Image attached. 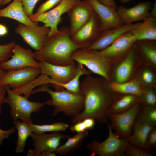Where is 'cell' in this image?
<instances>
[{
	"label": "cell",
	"mask_w": 156,
	"mask_h": 156,
	"mask_svg": "<svg viewBox=\"0 0 156 156\" xmlns=\"http://www.w3.org/2000/svg\"><path fill=\"white\" fill-rule=\"evenodd\" d=\"M104 79L86 75L80 86L84 98V108L79 114L72 117V123L89 117L101 124L109 123L108 112L118 99L114 92L105 86Z\"/></svg>",
	"instance_id": "cell-1"
},
{
	"label": "cell",
	"mask_w": 156,
	"mask_h": 156,
	"mask_svg": "<svg viewBox=\"0 0 156 156\" xmlns=\"http://www.w3.org/2000/svg\"><path fill=\"white\" fill-rule=\"evenodd\" d=\"M68 29L62 27L59 29L60 32L47 38L43 48L34 52L36 60L62 66L76 64L72 54L77 49L83 48L72 41Z\"/></svg>",
	"instance_id": "cell-2"
},
{
	"label": "cell",
	"mask_w": 156,
	"mask_h": 156,
	"mask_svg": "<svg viewBox=\"0 0 156 156\" xmlns=\"http://www.w3.org/2000/svg\"><path fill=\"white\" fill-rule=\"evenodd\" d=\"M48 84L42 85L33 90L31 94L42 92L48 93L51 98L44 103L45 105L54 107L53 112V116L62 112L66 115L73 117L82 111L84 108V98L82 94H73L64 89L60 91H54L49 88Z\"/></svg>",
	"instance_id": "cell-3"
},
{
	"label": "cell",
	"mask_w": 156,
	"mask_h": 156,
	"mask_svg": "<svg viewBox=\"0 0 156 156\" xmlns=\"http://www.w3.org/2000/svg\"><path fill=\"white\" fill-rule=\"evenodd\" d=\"M5 86L7 93L6 103L10 107V114L13 122L20 120L27 123L32 122V113L40 111L45 103L30 101L27 97L13 92L8 85Z\"/></svg>",
	"instance_id": "cell-4"
},
{
	"label": "cell",
	"mask_w": 156,
	"mask_h": 156,
	"mask_svg": "<svg viewBox=\"0 0 156 156\" xmlns=\"http://www.w3.org/2000/svg\"><path fill=\"white\" fill-rule=\"evenodd\" d=\"M106 124L109 132L107 138L102 142L94 139L86 145L91 156H124V150L129 143L128 139L120 138L113 132L109 123Z\"/></svg>",
	"instance_id": "cell-5"
},
{
	"label": "cell",
	"mask_w": 156,
	"mask_h": 156,
	"mask_svg": "<svg viewBox=\"0 0 156 156\" xmlns=\"http://www.w3.org/2000/svg\"><path fill=\"white\" fill-rule=\"evenodd\" d=\"M72 57L76 62L82 64L92 72L106 80L109 79L110 61L99 55L96 51L79 48L73 52Z\"/></svg>",
	"instance_id": "cell-6"
},
{
	"label": "cell",
	"mask_w": 156,
	"mask_h": 156,
	"mask_svg": "<svg viewBox=\"0 0 156 156\" xmlns=\"http://www.w3.org/2000/svg\"><path fill=\"white\" fill-rule=\"evenodd\" d=\"M80 0H62L54 8L35 17H29L33 22H40L50 28L47 38L52 37L60 32L57 25L62 20L61 16L67 12Z\"/></svg>",
	"instance_id": "cell-7"
},
{
	"label": "cell",
	"mask_w": 156,
	"mask_h": 156,
	"mask_svg": "<svg viewBox=\"0 0 156 156\" xmlns=\"http://www.w3.org/2000/svg\"><path fill=\"white\" fill-rule=\"evenodd\" d=\"M140 109L138 102L124 112L108 114L109 120L110 121V126L120 138L128 139L131 135L133 125Z\"/></svg>",
	"instance_id": "cell-8"
},
{
	"label": "cell",
	"mask_w": 156,
	"mask_h": 156,
	"mask_svg": "<svg viewBox=\"0 0 156 156\" xmlns=\"http://www.w3.org/2000/svg\"><path fill=\"white\" fill-rule=\"evenodd\" d=\"M39 63L41 74L49 76L54 82L55 84L51 86L55 91L63 90L61 85L69 81L76 73V63L62 66L51 64L42 60L39 61Z\"/></svg>",
	"instance_id": "cell-9"
},
{
	"label": "cell",
	"mask_w": 156,
	"mask_h": 156,
	"mask_svg": "<svg viewBox=\"0 0 156 156\" xmlns=\"http://www.w3.org/2000/svg\"><path fill=\"white\" fill-rule=\"evenodd\" d=\"M30 136L34 148L28 150L27 154L28 156H40L42 153L46 151L55 152L60 145L61 140L67 139L70 136L58 132L50 134L33 132Z\"/></svg>",
	"instance_id": "cell-10"
},
{
	"label": "cell",
	"mask_w": 156,
	"mask_h": 156,
	"mask_svg": "<svg viewBox=\"0 0 156 156\" xmlns=\"http://www.w3.org/2000/svg\"><path fill=\"white\" fill-rule=\"evenodd\" d=\"M41 74L40 68L31 67L8 70L0 78V84L16 89L32 82Z\"/></svg>",
	"instance_id": "cell-11"
},
{
	"label": "cell",
	"mask_w": 156,
	"mask_h": 156,
	"mask_svg": "<svg viewBox=\"0 0 156 156\" xmlns=\"http://www.w3.org/2000/svg\"><path fill=\"white\" fill-rule=\"evenodd\" d=\"M13 55L7 61L0 63V68L4 70L19 69L27 67L39 68V61L36 60L34 52L15 43L12 50Z\"/></svg>",
	"instance_id": "cell-12"
},
{
	"label": "cell",
	"mask_w": 156,
	"mask_h": 156,
	"mask_svg": "<svg viewBox=\"0 0 156 156\" xmlns=\"http://www.w3.org/2000/svg\"><path fill=\"white\" fill-rule=\"evenodd\" d=\"M102 31L100 19L94 12L89 21L70 38L75 44L85 48L95 40Z\"/></svg>",
	"instance_id": "cell-13"
},
{
	"label": "cell",
	"mask_w": 156,
	"mask_h": 156,
	"mask_svg": "<svg viewBox=\"0 0 156 156\" xmlns=\"http://www.w3.org/2000/svg\"><path fill=\"white\" fill-rule=\"evenodd\" d=\"M15 31L32 49L37 51L43 47L47 39L50 28L44 25L32 27L19 23L15 28Z\"/></svg>",
	"instance_id": "cell-14"
},
{
	"label": "cell",
	"mask_w": 156,
	"mask_h": 156,
	"mask_svg": "<svg viewBox=\"0 0 156 156\" xmlns=\"http://www.w3.org/2000/svg\"><path fill=\"white\" fill-rule=\"evenodd\" d=\"M137 40L133 33L129 31L106 48L96 51L99 55L110 61L112 59L127 56Z\"/></svg>",
	"instance_id": "cell-15"
},
{
	"label": "cell",
	"mask_w": 156,
	"mask_h": 156,
	"mask_svg": "<svg viewBox=\"0 0 156 156\" xmlns=\"http://www.w3.org/2000/svg\"><path fill=\"white\" fill-rule=\"evenodd\" d=\"M141 22L124 24L119 27L102 31L99 37L84 48L88 50L100 51L110 45L126 33L138 27Z\"/></svg>",
	"instance_id": "cell-16"
},
{
	"label": "cell",
	"mask_w": 156,
	"mask_h": 156,
	"mask_svg": "<svg viewBox=\"0 0 156 156\" xmlns=\"http://www.w3.org/2000/svg\"><path fill=\"white\" fill-rule=\"evenodd\" d=\"M94 12L87 0L80 1L67 12L70 25L69 32L71 36L74 34L90 19Z\"/></svg>",
	"instance_id": "cell-17"
},
{
	"label": "cell",
	"mask_w": 156,
	"mask_h": 156,
	"mask_svg": "<svg viewBox=\"0 0 156 156\" xmlns=\"http://www.w3.org/2000/svg\"><path fill=\"white\" fill-rule=\"evenodd\" d=\"M87 0L99 18L102 31L116 28L124 24L116 9L104 5L99 0Z\"/></svg>",
	"instance_id": "cell-18"
},
{
	"label": "cell",
	"mask_w": 156,
	"mask_h": 156,
	"mask_svg": "<svg viewBox=\"0 0 156 156\" xmlns=\"http://www.w3.org/2000/svg\"><path fill=\"white\" fill-rule=\"evenodd\" d=\"M151 7V2L144 1L130 8H127L123 5H119L116 11L124 24H129L135 21L144 20L151 16L149 11Z\"/></svg>",
	"instance_id": "cell-19"
},
{
	"label": "cell",
	"mask_w": 156,
	"mask_h": 156,
	"mask_svg": "<svg viewBox=\"0 0 156 156\" xmlns=\"http://www.w3.org/2000/svg\"><path fill=\"white\" fill-rule=\"evenodd\" d=\"M155 127L135 119L133 132L128 140L130 144L143 149H146V140L149 131Z\"/></svg>",
	"instance_id": "cell-20"
},
{
	"label": "cell",
	"mask_w": 156,
	"mask_h": 156,
	"mask_svg": "<svg viewBox=\"0 0 156 156\" xmlns=\"http://www.w3.org/2000/svg\"><path fill=\"white\" fill-rule=\"evenodd\" d=\"M138 27L130 31L137 40H156V17L152 16L143 20Z\"/></svg>",
	"instance_id": "cell-21"
},
{
	"label": "cell",
	"mask_w": 156,
	"mask_h": 156,
	"mask_svg": "<svg viewBox=\"0 0 156 156\" xmlns=\"http://www.w3.org/2000/svg\"><path fill=\"white\" fill-rule=\"evenodd\" d=\"M137 52L134 44L125 59L117 68L115 74L117 82L124 83L128 80L133 70Z\"/></svg>",
	"instance_id": "cell-22"
},
{
	"label": "cell",
	"mask_w": 156,
	"mask_h": 156,
	"mask_svg": "<svg viewBox=\"0 0 156 156\" xmlns=\"http://www.w3.org/2000/svg\"><path fill=\"white\" fill-rule=\"evenodd\" d=\"M77 134L67 139L64 144L60 145L55 151L56 154L61 155H72L75 153L81 147L83 141L88 135V131L77 133Z\"/></svg>",
	"instance_id": "cell-23"
},
{
	"label": "cell",
	"mask_w": 156,
	"mask_h": 156,
	"mask_svg": "<svg viewBox=\"0 0 156 156\" xmlns=\"http://www.w3.org/2000/svg\"><path fill=\"white\" fill-rule=\"evenodd\" d=\"M108 87L114 92L121 94H134L139 97L146 92L145 90L142 88L136 80L122 83L113 82L109 83Z\"/></svg>",
	"instance_id": "cell-24"
},
{
	"label": "cell",
	"mask_w": 156,
	"mask_h": 156,
	"mask_svg": "<svg viewBox=\"0 0 156 156\" xmlns=\"http://www.w3.org/2000/svg\"><path fill=\"white\" fill-rule=\"evenodd\" d=\"M140 101L139 97L132 94H126L114 103L109 113L119 114L126 112Z\"/></svg>",
	"instance_id": "cell-25"
},
{
	"label": "cell",
	"mask_w": 156,
	"mask_h": 156,
	"mask_svg": "<svg viewBox=\"0 0 156 156\" xmlns=\"http://www.w3.org/2000/svg\"><path fill=\"white\" fill-rule=\"evenodd\" d=\"M92 73L86 69L83 65L77 63L76 73L73 77L67 83L61 85V87L63 90L64 89L72 93L81 94L79 79L82 75H90Z\"/></svg>",
	"instance_id": "cell-26"
},
{
	"label": "cell",
	"mask_w": 156,
	"mask_h": 156,
	"mask_svg": "<svg viewBox=\"0 0 156 156\" xmlns=\"http://www.w3.org/2000/svg\"><path fill=\"white\" fill-rule=\"evenodd\" d=\"M156 40H137L134 43L138 52L155 64H156Z\"/></svg>",
	"instance_id": "cell-27"
},
{
	"label": "cell",
	"mask_w": 156,
	"mask_h": 156,
	"mask_svg": "<svg viewBox=\"0 0 156 156\" xmlns=\"http://www.w3.org/2000/svg\"><path fill=\"white\" fill-rule=\"evenodd\" d=\"M14 122L18 131V138L15 151L16 153H19L24 151L26 140L30 136L33 131L27 122H21L19 120Z\"/></svg>",
	"instance_id": "cell-28"
},
{
	"label": "cell",
	"mask_w": 156,
	"mask_h": 156,
	"mask_svg": "<svg viewBox=\"0 0 156 156\" xmlns=\"http://www.w3.org/2000/svg\"><path fill=\"white\" fill-rule=\"evenodd\" d=\"M28 123L33 132L36 133L62 132L65 131L69 127L68 124L61 122L42 125L35 124L32 122Z\"/></svg>",
	"instance_id": "cell-29"
},
{
	"label": "cell",
	"mask_w": 156,
	"mask_h": 156,
	"mask_svg": "<svg viewBox=\"0 0 156 156\" xmlns=\"http://www.w3.org/2000/svg\"><path fill=\"white\" fill-rule=\"evenodd\" d=\"M140 111L137 120L144 123L156 127V107H143Z\"/></svg>",
	"instance_id": "cell-30"
},
{
	"label": "cell",
	"mask_w": 156,
	"mask_h": 156,
	"mask_svg": "<svg viewBox=\"0 0 156 156\" xmlns=\"http://www.w3.org/2000/svg\"><path fill=\"white\" fill-rule=\"evenodd\" d=\"M16 9V20L25 25L35 27L39 25L38 22H33L29 19L25 13L21 4V0H14Z\"/></svg>",
	"instance_id": "cell-31"
},
{
	"label": "cell",
	"mask_w": 156,
	"mask_h": 156,
	"mask_svg": "<svg viewBox=\"0 0 156 156\" xmlns=\"http://www.w3.org/2000/svg\"><path fill=\"white\" fill-rule=\"evenodd\" d=\"M95 121L92 118H86L81 121L73 124L70 127V130L77 133L81 132L94 128Z\"/></svg>",
	"instance_id": "cell-32"
},
{
	"label": "cell",
	"mask_w": 156,
	"mask_h": 156,
	"mask_svg": "<svg viewBox=\"0 0 156 156\" xmlns=\"http://www.w3.org/2000/svg\"><path fill=\"white\" fill-rule=\"evenodd\" d=\"M124 153L129 156H151L155 154L150 150L143 149L129 143L125 147Z\"/></svg>",
	"instance_id": "cell-33"
},
{
	"label": "cell",
	"mask_w": 156,
	"mask_h": 156,
	"mask_svg": "<svg viewBox=\"0 0 156 156\" xmlns=\"http://www.w3.org/2000/svg\"><path fill=\"white\" fill-rule=\"evenodd\" d=\"M145 90V93L139 97L140 101L141 102L143 107H156V96L155 92L151 89Z\"/></svg>",
	"instance_id": "cell-34"
},
{
	"label": "cell",
	"mask_w": 156,
	"mask_h": 156,
	"mask_svg": "<svg viewBox=\"0 0 156 156\" xmlns=\"http://www.w3.org/2000/svg\"><path fill=\"white\" fill-rule=\"evenodd\" d=\"M15 41L5 44H0V63L8 60L12 54V50Z\"/></svg>",
	"instance_id": "cell-35"
},
{
	"label": "cell",
	"mask_w": 156,
	"mask_h": 156,
	"mask_svg": "<svg viewBox=\"0 0 156 156\" xmlns=\"http://www.w3.org/2000/svg\"><path fill=\"white\" fill-rule=\"evenodd\" d=\"M62 0H47L38 8L36 13L30 17H35L57 5Z\"/></svg>",
	"instance_id": "cell-36"
},
{
	"label": "cell",
	"mask_w": 156,
	"mask_h": 156,
	"mask_svg": "<svg viewBox=\"0 0 156 156\" xmlns=\"http://www.w3.org/2000/svg\"><path fill=\"white\" fill-rule=\"evenodd\" d=\"M5 17L15 20L16 9L14 0L9 5L3 9H0V18Z\"/></svg>",
	"instance_id": "cell-37"
},
{
	"label": "cell",
	"mask_w": 156,
	"mask_h": 156,
	"mask_svg": "<svg viewBox=\"0 0 156 156\" xmlns=\"http://www.w3.org/2000/svg\"><path fill=\"white\" fill-rule=\"evenodd\" d=\"M146 149L150 150L156 147V128L153 127L149 132L146 140Z\"/></svg>",
	"instance_id": "cell-38"
},
{
	"label": "cell",
	"mask_w": 156,
	"mask_h": 156,
	"mask_svg": "<svg viewBox=\"0 0 156 156\" xmlns=\"http://www.w3.org/2000/svg\"><path fill=\"white\" fill-rule=\"evenodd\" d=\"M24 11L27 16L29 18L33 14V10L38 2L40 0H21Z\"/></svg>",
	"instance_id": "cell-39"
},
{
	"label": "cell",
	"mask_w": 156,
	"mask_h": 156,
	"mask_svg": "<svg viewBox=\"0 0 156 156\" xmlns=\"http://www.w3.org/2000/svg\"><path fill=\"white\" fill-rule=\"evenodd\" d=\"M141 78L144 82L147 84L153 83L154 80V76L153 73L149 70H144L142 74Z\"/></svg>",
	"instance_id": "cell-40"
},
{
	"label": "cell",
	"mask_w": 156,
	"mask_h": 156,
	"mask_svg": "<svg viewBox=\"0 0 156 156\" xmlns=\"http://www.w3.org/2000/svg\"><path fill=\"white\" fill-rule=\"evenodd\" d=\"M16 131L15 127L10 128L7 130L0 129V145H2L3 140L8 138L9 136L14 133Z\"/></svg>",
	"instance_id": "cell-41"
},
{
	"label": "cell",
	"mask_w": 156,
	"mask_h": 156,
	"mask_svg": "<svg viewBox=\"0 0 156 156\" xmlns=\"http://www.w3.org/2000/svg\"><path fill=\"white\" fill-rule=\"evenodd\" d=\"M6 90L5 86L0 84V106L6 103V98L5 96Z\"/></svg>",
	"instance_id": "cell-42"
},
{
	"label": "cell",
	"mask_w": 156,
	"mask_h": 156,
	"mask_svg": "<svg viewBox=\"0 0 156 156\" xmlns=\"http://www.w3.org/2000/svg\"><path fill=\"white\" fill-rule=\"evenodd\" d=\"M104 5L117 9V4L114 0H99Z\"/></svg>",
	"instance_id": "cell-43"
},
{
	"label": "cell",
	"mask_w": 156,
	"mask_h": 156,
	"mask_svg": "<svg viewBox=\"0 0 156 156\" xmlns=\"http://www.w3.org/2000/svg\"><path fill=\"white\" fill-rule=\"evenodd\" d=\"M8 32L7 27L5 25L1 24L0 28V36H3Z\"/></svg>",
	"instance_id": "cell-44"
},
{
	"label": "cell",
	"mask_w": 156,
	"mask_h": 156,
	"mask_svg": "<svg viewBox=\"0 0 156 156\" xmlns=\"http://www.w3.org/2000/svg\"><path fill=\"white\" fill-rule=\"evenodd\" d=\"M56 153L53 152L46 151L42 153L40 156H56Z\"/></svg>",
	"instance_id": "cell-45"
},
{
	"label": "cell",
	"mask_w": 156,
	"mask_h": 156,
	"mask_svg": "<svg viewBox=\"0 0 156 156\" xmlns=\"http://www.w3.org/2000/svg\"><path fill=\"white\" fill-rule=\"evenodd\" d=\"M156 1H155V3L154 4V5H153L152 11L151 12H150L151 14V15L155 17H156Z\"/></svg>",
	"instance_id": "cell-46"
},
{
	"label": "cell",
	"mask_w": 156,
	"mask_h": 156,
	"mask_svg": "<svg viewBox=\"0 0 156 156\" xmlns=\"http://www.w3.org/2000/svg\"><path fill=\"white\" fill-rule=\"evenodd\" d=\"M6 71L0 68V78L4 74Z\"/></svg>",
	"instance_id": "cell-47"
},
{
	"label": "cell",
	"mask_w": 156,
	"mask_h": 156,
	"mask_svg": "<svg viewBox=\"0 0 156 156\" xmlns=\"http://www.w3.org/2000/svg\"><path fill=\"white\" fill-rule=\"evenodd\" d=\"M12 0H4L2 4V5H4L9 3Z\"/></svg>",
	"instance_id": "cell-48"
},
{
	"label": "cell",
	"mask_w": 156,
	"mask_h": 156,
	"mask_svg": "<svg viewBox=\"0 0 156 156\" xmlns=\"http://www.w3.org/2000/svg\"><path fill=\"white\" fill-rule=\"evenodd\" d=\"M121 3L123 4H125L130 1L131 0H119Z\"/></svg>",
	"instance_id": "cell-49"
},
{
	"label": "cell",
	"mask_w": 156,
	"mask_h": 156,
	"mask_svg": "<svg viewBox=\"0 0 156 156\" xmlns=\"http://www.w3.org/2000/svg\"><path fill=\"white\" fill-rule=\"evenodd\" d=\"M4 0H0V7L1 5H2Z\"/></svg>",
	"instance_id": "cell-50"
},
{
	"label": "cell",
	"mask_w": 156,
	"mask_h": 156,
	"mask_svg": "<svg viewBox=\"0 0 156 156\" xmlns=\"http://www.w3.org/2000/svg\"><path fill=\"white\" fill-rule=\"evenodd\" d=\"M2 111V109L1 106H0V116L1 114Z\"/></svg>",
	"instance_id": "cell-51"
},
{
	"label": "cell",
	"mask_w": 156,
	"mask_h": 156,
	"mask_svg": "<svg viewBox=\"0 0 156 156\" xmlns=\"http://www.w3.org/2000/svg\"><path fill=\"white\" fill-rule=\"evenodd\" d=\"M1 24L0 23V27H1Z\"/></svg>",
	"instance_id": "cell-52"
}]
</instances>
